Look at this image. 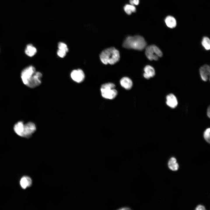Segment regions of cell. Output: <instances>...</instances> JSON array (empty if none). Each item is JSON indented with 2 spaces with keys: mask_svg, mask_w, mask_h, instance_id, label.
I'll use <instances>...</instances> for the list:
<instances>
[{
  "mask_svg": "<svg viewBox=\"0 0 210 210\" xmlns=\"http://www.w3.org/2000/svg\"><path fill=\"white\" fill-rule=\"evenodd\" d=\"M146 42L144 38L140 36H129L124 41L123 47L127 49L141 50L146 47Z\"/></svg>",
  "mask_w": 210,
  "mask_h": 210,
  "instance_id": "7a4b0ae2",
  "label": "cell"
},
{
  "mask_svg": "<svg viewBox=\"0 0 210 210\" xmlns=\"http://www.w3.org/2000/svg\"><path fill=\"white\" fill-rule=\"evenodd\" d=\"M144 73L143 74L144 77L147 79H149L153 77L155 74V70L152 66L148 65L144 69Z\"/></svg>",
  "mask_w": 210,
  "mask_h": 210,
  "instance_id": "7c38bea8",
  "label": "cell"
},
{
  "mask_svg": "<svg viewBox=\"0 0 210 210\" xmlns=\"http://www.w3.org/2000/svg\"><path fill=\"white\" fill-rule=\"evenodd\" d=\"M24 124L22 121L18 122L14 127V130L15 133L18 136L23 137Z\"/></svg>",
  "mask_w": 210,
  "mask_h": 210,
  "instance_id": "4fadbf2b",
  "label": "cell"
},
{
  "mask_svg": "<svg viewBox=\"0 0 210 210\" xmlns=\"http://www.w3.org/2000/svg\"><path fill=\"white\" fill-rule=\"evenodd\" d=\"M121 86L127 90L130 89L133 85V83L129 78L125 77L122 78L120 80Z\"/></svg>",
  "mask_w": 210,
  "mask_h": 210,
  "instance_id": "8fae6325",
  "label": "cell"
},
{
  "mask_svg": "<svg viewBox=\"0 0 210 210\" xmlns=\"http://www.w3.org/2000/svg\"><path fill=\"white\" fill-rule=\"evenodd\" d=\"M115 87V85L112 83H108L102 84L100 89L102 97L107 99H114L118 94Z\"/></svg>",
  "mask_w": 210,
  "mask_h": 210,
  "instance_id": "3957f363",
  "label": "cell"
},
{
  "mask_svg": "<svg viewBox=\"0 0 210 210\" xmlns=\"http://www.w3.org/2000/svg\"><path fill=\"white\" fill-rule=\"evenodd\" d=\"M36 130V125L32 122H29L24 124L22 137L28 138L30 137Z\"/></svg>",
  "mask_w": 210,
  "mask_h": 210,
  "instance_id": "ba28073f",
  "label": "cell"
},
{
  "mask_svg": "<svg viewBox=\"0 0 210 210\" xmlns=\"http://www.w3.org/2000/svg\"><path fill=\"white\" fill-rule=\"evenodd\" d=\"M58 49L62 50L67 52L69 51V49L67 45L65 43L62 42H60L58 45Z\"/></svg>",
  "mask_w": 210,
  "mask_h": 210,
  "instance_id": "44dd1931",
  "label": "cell"
},
{
  "mask_svg": "<svg viewBox=\"0 0 210 210\" xmlns=\"http://www.w3.org/2000/svg\"><path fill=\"white\" fill-rule=\"evenodd\" d=\"M176 159L174 157H172L169 160L168 162L169 168L172 170L176 171L179 168V165L176 162Z\"/></svg>",
  "mask_w": 210,
  "mask_h": 210,
  "instance_id": "2e32d148",
  "label": "cell"
},
{
  "mask_svg": "<svg viewBox=\"0 0 210 210\" xmlns=\"http://www.w3.org/2000/svg\"><path fill=\"white\" fill-rule=\"evenodd\" d=\"M37 52L36 48L31 44L27 45L25 50L26 54L30 57H32Z\"/></svg>",
  "mask_w": 210,
  "mask_h": 210,
  "instance_id": "9a60e30c",
  "label": "cell"
},
{
  "mask_svg": "<svg viewBox=\"0 0 210 210\" xmlns=\"http://www.w3.org/2000/svg\"><path fill=\"white\" fill-rule=\"evenodd\" d=\"M167 104L172 108L176 107L178 104V101L175 96L172 94H170L166 97Z\"/></svg>",
  "mask_w": 210,
  "mask_h": 210,
  "instance_id": "30bf717a",
  "label": "cell"
},
{
  "mask_svg": "<svg viewBox=\"0 0 210 210\" xmlns=\"http://www.w3.org/2000/svg\"><path fill=\"white\" fill-rule=\"evenodd\" d=\"M99 57L101 62L104 64L113 65L119 61L120 55L118 50L114 47H111L103 50Z\"/></svg>",
  "mask_w": 210,
  "mask_h": 210,
  "instance_id": "6da1fadb",
  "label": "cell"
},
{
  "mask_svg": "<svg viewBox=\"0 0 210 210\" xmlns=\"http://www.w3.org/2000/svg\"><path fill=\"white\" fill-rule=\"evenodd\" d=\"M70 76L72 79L75 82L80 83L84 80L85 75L83 71L80 69L73 70L71 73Z\"/></svg>",
  "mask_w": 210,
  "mask_h": 210,
  "instance_id": "52a82bcc",
  "label": "cell"
},
{
  "mask_svg": "<svg viewBox=\"0 0 210 210\" xmlns=\"http://www.w3.org/2000/svg\"><path fill=\"white\" fill-rule=\"evenodd\" d=\"M36 72L35 68L31 65L23 70L21 73V78L24 84L26 85L29 80Z\"/></svg>",
  "mask_w": 210,
  "mask_h": 210,
  "instance_id": "8992f818",
  "label": "cell"
},
{
  "mask_svg": "<svg viewBox=\"0 0 210 210\" xmlns=\"http://www.w3.org/2000/svg\"><path fill=\"white\" fill-rule=\"evenodd\" d=\"M207 114L209 118L210 117V106H209L208 108V109L207 110Z\"/></svg>",
  "mask_w": 210,
  "mask_h": 210,
  "instance_id": "484cf974",
  "label": "cell"
},
{
  "mask_svg": "<svg viewBox=\"0 0 210 210\" xmlns=\"http://www.w3.org/2000/svg\"><path fill=\"white\" fill-rule=\"evenodd\" d=\"M165 22L167 26L170 28H174L176 25L175 18L171 16H167L165 19Z\"/></svg>",
  "mask_w": 210,
  "mask_h": 210,
  "instance_id": "e0dca14e",
  "label": "cell"
},
{
  "mask_svg": "<svg viewBox=\"0 0 210 210\" xmlns=\"http://www.w3.org/2000/svg\"><path fill=\"white\" fill-rule=\"evenodd\" d=\"M116 210H132L130 207L128 206H125L122 207H120Z\"/></svg>",
  "mask_w": 210,
  "mask_h": 210,
  "instance_id": "cb8c5ba5",
  "label": "cell"
},
{
  "mask_svg": "<svg viewBox=\"0 0 210 210\" xmlns=\"http://www.w3.org/2000/svg\"><path fill=\"white\" fill-rule=\"evenodd\" d=\"M66 52L65 51L58 49L57 52V54L58 56L61 58H63L66 55Z\"/></svg>",
  "mask_w": 210,
  "mask_h": 210,
  "instance_id": "7402d4cb",
  "label": "cell"
},
{
  "mask_svg": "<svg viewBox=\"0 0 210 210\" xmlns=\"http://www.w3.org/2000/svg\"><path fill=\"white\" fill-rule=\"evenodd\" d=\"M42 74L40 72H36L28 80L26 85L28 87L34 88L39 86L41 83Z\"/></svg>",
  "mask_w": 210,
  "mask_h": 210,
  "instance_id": "5b68a950",
  "label": "cell"
},
{
  "mask_svg": "<svg viewBox=\"0 0 210 210\" xmlns=\"http://www.w3.org/2000/svg\"><path fill=\"white\" fill-rule=\"evenodd\" d=\"M195 209L196 210H205L206 209L204 206L199 205L196 207Z\"/></svg>",
  "mask_w": 210,
  "mask_h": 210,
  "instance_id": "d4e9b609",
  "label": "cell"
},
{
  "mask_svg": "<svg viewBox=\"0 0 210 210\" xmlns=\"http://www.w3.org/2000/svg\"><path fill=\"white\" fill-rule=\"evenodd\" d=\"M124 10L128 15L131 14L132 13L136 12V8L134 5L132 4H126L124 7Z\"/></svg>",
  "mask_w": 210,
  "mask_h": 210,
  "instance_id": "ac0fdd59",
  "label": "cell"
},
{
  "mask_svg": "<svg viewBox=\"0 0 210 210\" xmlns=\"http://www.w3.org/2000/svg\"><path fill=\"white\" fill-rule=\"evenodd\" d=\"M139 0H130V2L131 4L133 5H137L139 3Z\"/></svg>",
  "mask_w": 210,
  "mask_h": 210,
  "instance_id": "603a6c76",
  "label": "cell"
},
{
  "mask_svg": "<svg viewBox=\"0 0 210 210\" xmlns=\"http://www.w3.org/2000/svg\"><path fill=\"white\" fill-rule=\"evenodd\" d=\"M145 54L150 60H157L162 56V53L160 49L155 45L147 46L146 49Z\"/></svg>",
  "mask_w": 210,
  "mask_h": 210,
  "instance_id": "277c9868",
  "label": "cell"
},
{
  "mask_svg": "<svg viewBox=\"0 0 210 210\" xmlns=\"http://www.w3.org/2000/svg\"><path fill=\"white\" fill-rule=\"evenodd\" d=\"M210 128H207L204 133V137L205 140L209 143L210 142Z\"/></svg>",
  "mask_w": 210,
  "mask_h": 210,
  "instance_id": "ffe728a7",
  "label": "cell"
},
{
  "mask_svg": "<svg viewBox=\"0 0 210 210\" xmlns=\"http://www.w3.org/2000/svg\"><path fill=\"white\" fill-rule=\"evenodd\" d=\"M200 73L202 79L204 81H207L210 75L209 66L207 65H205L201 67L200 69Z\"/></svg>",
  "mask_w": 210,
  "mask_h": 210,
  "instance_id": "9c48e42d",
  "label": "cell"
},
{
  "mask_svg": "<svg viewBox=\"0 0 210 210\" xmlns=\"http://www.w3.org/2000/svg\"><path fill=\"white\" fill-rule=\"evenodd\" d=\"M32 181L31 178L28 176H24L20 179V184L21 187L25 189L30 187L32 185Z\"/></svg>",
  "mask_w": 210,
  "mask_h": 210,
  "instance_id": "5bb4252c",
  "label": "cell"
},
{
  "mask_svg": "<svg viewBox=\"0 0 210 210\" xmlns=\"http://www.w3.org/2000/svg\"><path fill=\"white\" fill-rule=\"evenodd\" d=\"M202 44L206 50H208L210 49V41L208 37H204L203 38Z\"/></svg>",
  "mask_w": 210,
  "mask_h": 210,
  "instance_id": "d6986e66",
  "label": "cell"
}]
</instances>
